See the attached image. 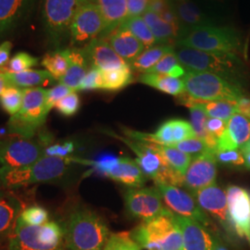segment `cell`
Here are the masks:
<instances>
[{"label": "cell", "mask_w": 250, "mask_h": 250, "mask_svg": "<svg viewBox=\"0 0 250 250\" xmlns=\"http://www.w3.org/2000/svg\"><path fill=\"white\" fill-rule=\"evenodd\" d=\"M182 80L185 92L194 99L235 103L246 96L240 84L209 72L187 70Z\"/></svg>", "instance_id": "cell-5"}, {"label": "cell", "mask_w": 250, "mask_h": 250, "mask_svg": "<svg viewBox=\"0 0 250 250\" xmlns=\"http://www.w3.org/2000/svg\"><path fill=\"white\" fill-rule=\"evenodd\" d=\"M236 113H239L243 116L250 119V99L247 96L243 97L238 101L235 102Z\"/></svg>", "instance_id": "cell-53"}, {"label": "cell", "mask_w": 250, "mask_h": 250, "mask_svg": "<svg viewBox=\"0 0 250 250\" xmlns=\"http://www.w3.org/2000/svg\"><path fill=\"white\" fill-rule=\"evenodd\" d=\"M90 0H42L41 15L45 34L54 48L62 45L70 34L72 21Z\"/></svg>", "instance_id": "cell-9"}, {"label": "cell", "mask_w": 250, "mask_h": 250, "mask_svg": "<svg viewBox=\"0 0 250 250\" xmlns=\"http://www.w3.org/2000/svg\"><path fill=\"white\" fill-rule=\"evenodd\" d=\"M95 3L104 21V31L100 37H106L129 18L127 0H90Z\"/></svg>", "instance_id": "cell-25"}, {"label": "cell", "mask_w": 250, "mask_h": 250, "mask_svg": "<svg viewBox=\"0 0 250 250\" xmlns=\"http://www.w3.org/2000/svg\"><path fill=\"white\" fill-rule=\"evenodd\" d=\"M50 144L45 138L13 134L0 138V169H17L35 163L44 157L45 148Z\"/></svg>", "instance_id": "cell-11"}, {"label": "cell", "mask_w": 250, "mask_h": 250, "mask_svg": "<svg viewBox=\"0 0 250 250\" xmlns=\"http://www.w3.org/2000/svg\"><path fill=\"white\" fill-rule=\"evenodd\" d=\"M66 49L69 60V68L59 82L73 91H77L82 81L89 71V62L83 48L71 46Z\"/></svg>", "instance_id": "cell-27"}, {"label": "cell", "mask_w": 250, "mask_h": 250, "mask_svg": "<svg viewBox=\"0 0 250 250\" xmlns=\"http://www.w3.org/2000/svg\"><path fill=\"white\" fill-rule=\"evenodd\" d=\"M130 234L144 250H185L183 233L174 213L142 222Z\"/></svg>", "instance_id": "cell-4"}, {"label": "cell", "mask_w": 250, "mask_h": 250, "mask_svg": "<svg viewBox=\"0 0 250 250\" xmlns=\"http://www.w3.org/2000/svg\"><path fill=\"white\" fill-rule=\"evenodd\" d=\"M173 6V0H150L147 10L161 15L164 11Z\"/></svg>", "instance_id": "cell-51"}, {"label": "cell", "mask_w": 250, "mask_h": 250, "mask_svg": "<svg viewBox=\"0 0 250 250\" xmlns=\"http://www.w3.org/2000/svg\"><path fill=\"white\" fill-rule=\"evenodd\" d=\"M174 9L176 10L182 28L181 36H184L189 31L199 27L219 25L217 20L210 16L208 12H207L205 9L200 7L196 1H174Z\"/></svg>", "instance_id": "cell-21"}, {"label": "cell", "mask_w": 250, "mask_h": 250, "mask_svg": "<svg viewBox=\"0 0 250 250\" xmlns=\"http://www.w3.org/2000/svg\"><path fill=\"white\" fill-rule=\"evenodd\" d=\"M102 175L131 188H143L146 183V177L137 163L127 157H116Z\"/></svg>", "instance_id": "cell-22"}, {"label": "cell", "mask_w": 250, "mask_h": 250, "mask_svg": "<svg viewBox=\"0 0 250 250\" xmlns=\"http://www.w3.org/2000/svg\"><path fill=\"white\" fill-rule=\"evenodd\" d=\"M19 220L23 224L32 226H40L46 224L48 221V212L41 206H29L21 209Z\"/></svg>", "instance_id": "cell-40"}, {"label": "cell", "mask_w": 250, "mask_h": 250, "mask_svg": "<svg viewBox=\"0 0 250 250\" xmlns=\"http://www.w3.org/2000/svg\"><path fill=\"white\" fill-rule=\"evenodd\" d=\"M174 50L175 47L171 44L155 45L150 48L145 49L129 66L135 72L140 73L146 72L159 62L166 54Z\"/></svg>", "instance_id": "cell-32"}, {"label": "cell", "mask_w": 250, "mask_h": 250, "mask_svg": "<svg viewBox=\"0 0 250 250\" xmlns=\"http://www.w3.org/2000/svg\"><path fill=\"white\" fill-rule=\"evenodd\" d=\"M192 195L206 213L211 219H214L227 234L232 235L234 230L230 220L227 196L224 189L214 184L196 191Z\"/></svg>", "instance_id": "cell-16"}, {"label": "cell", "mask_w": 250, "mask_h": 250, "mask_svg": "<svg viewBox=\"0 0 250 250\" xmlns=\"http://www.w3.org/2000/svg\"><path fill=\"white\" fill-rule=\"evenodd\" d=\"M175 44L205 52L236 55L242 45L240 37L233 29L219 25L193 29L181 36Z\"/></svg>", "instance_id": "cell-7"}, {"label": "cell", "mask_w": 250, "mask_h": 250, "mask_svg": "<svg viewBox=\"0 0 250 250\" xmlns=\"http://www.w3.org/2000/svg\"><path fill=\"white\" fill-rule=\"evenodd\" d=\"M187 70L179 62L177 55L174 51L166 54L159 62L146 72L164 74L175 78H180L185 75ZM145 73V72H144Z\"/></svg>", "instance_id": "cell-38"}, {"label": "cell", "mask_w": 250, "mask_h": 250, "mask_svg": "<svg viewBox=\"0 0 250 250\" xmlns=\"http://www.w3.org/2000/svg\"><path fill=\"white\" fill-rule=\"evenodd\" d=\"M1 71H4V70H0V72H1Z\"/></svg>", "instance_id": "cell-60"}, {"label": "cell", "mask_w": 250, "mask_h": 250, "mask_svg": "<svg viewBox=\"0 0 250 250\" xmlns=\"http://www.w3.org/2000/svg\"><path fill=\"white\" fill-rule=\"evenodd\" d=\"M226 196L233 230L250 246V194L244 188L230 186Z\"/></svg>", "instance_id": "cell-19"}, {"label": "cell", "mask_w": 250, "mask_h": 250, "mask_svg": "<svg viewBox=\"0 0 250 250\" xmlns=\"http://www.w3.org/2000/svg\"><path fill=\"white\" fill-rule=\"evenodd\" d=\"M3 186H2V183H1V180H0V192L3 191Z\"/></svg>", "instance_id": "cell-57"}, {"label": "cell", "mask_w": 250, "mask_h": 250, "mask_svg": "<svg viewBox=\"0 0 250 250\" xmlns=\"http://www.w3.org/2000/svg\"><path fill=\"white\" fill-rule=\"evenodd\" d=\"M123 132L127 138L145 143L159 144L168 146L182 142L184 140L197 137L190 123L184 120L173 119L167 121L154 134H146L123 128Z\"/></svg>", "instance_id": "cell-15"}, {"label": "cell", "mask_w": 250, "mask_h": 250, "mask_svg": "<svg viewBox=\"0 0 250 250\" xmlns=\"http://www.w3.org/2000/svg\"><path fill=\"white\" fill-rule=\"evenodd\" d=\"M34 0H0V36L13 30L25 19Z\"/></svg>", "instance_id": "cell-26"}, {"label": "cell", "mask_w": 250, "mask_h": 250, "mask_svg": "<svg viewBox=\"0 0 250 250\" xmlns=\"http://www.w3.org/2000/svg\"><path fill=\"white\" fill-rule=\"evenodd\" d=\"M145 46L146 49L160 45L142 16L129 17L123 23Z\"/></svg>", "instance_id": "cell-37"}, {"label": "cell", "mask_w": 250, "mask_h": 250, "mask_svg": "<svg viewBox=\"0 0 250 250\" xmlns=\"http://www.w3.org/2000/svg\"><path fill=\"white\" fill-rule=\"evenodd\" d=\"M63 228L56 222L32 226L17 220L9 236V250H64Z\"/></svg>", "instance_id": "cell-6"}, {"label": "cell", "mask_w": 250, "mask_h": 250, "mask_svg": "<svg viewBox=\"0 0 250 250\" xmlns=\"http://www.w3.org/2000/svg\"><path fill=\"white\" fill-rule=\"evenodd\" d=\"M75 150V145L72 141H65L62 143H51L45 148L44 157L57 158H70L71 154Z\"/></svg>", "instance_id": "cell-46"}, {"label": "cell", "mask_w": 250, "mask_h": 250, "mask_svg": "<svg viewBox=\"0 0 250 250\" xmlns=\"http://www.w3.org/2000/svg\"><path fill=\"white\" fill-rule=\"evenodd\" d=\"M138 81L144 84H146L155 89L174 97H178L185 93V84L183 80L180 78H175L164 74L145 72L141 73Z\"/></svg>", "instance_id": "cell-31"}, {"label": "cell", "mask_w": 250, "mask_h": 250, "mask_svg": "<svg viewBox=\"0 0 250 250\" xmlns=\"http://www.w3.org/2000/svg\"><path fill=\"white\" fill-rule=\"evenodd\" d=\"M21 204L12 196L0 192V242L9 238L13 231L20 213L21 211Z\"/></svg>", "instance_id": "cell-28"}, {"label": "cell", "mask_w": 250, "mask_h": 250, "mask_svg": "<svg viewBox=\"0 0 250 250\" xmlns=\"http://www.w3.org/2000/svg\"><path fill=\"white\" fill-rule=\"evenodd\" d=\"M190 117H191V125L196 134L197 138L201 139L206 144L208 150L216 151L218 146V138L212 134H209L206 128V122L208 116L206 115L203 109L200 107H189Z\"/></svg>", "instance_id": "cell-35"}, {"label": "cell", "mask_w": 250, "mask_h": 250, "mask_svg": "<svg viewBox=\"0 0 250 250\" xmlns=\"http://www.w3.org/2000/svg\"><path fill=\"white\" fill-rule=\"evenodd\" d=\"M240 150L244 156L245 166L250 170V146H249L247 144H245L242 147H240Z\"/></svg>", "instance_id": "cell-54"}, {"label": "cell", "mask_w": 250, "mask_h": 250, "mask_svg": "<svg viewBox=\"0 0 250 250\" xmlns=\"http://www.w3.org/2000/svg\"><path fill=\"white\" fill-rule=\"evenodd\" d=\"M183 233L185 250H229L218 234L208 230L196 221L174 214Z\"/></svg>", "instance_id": "cell-17"}, {"label": "cell", "mask_w": 250, "mask_h": 250, "mask_svg": "<svg viewBox=\"0 0 250 250\" xmlns=\"http://www.w3.org/2000/svg\"><path fill=\"white\" fill-rule=\"evenodd\" d=\"M148 144L154 150L158 152L162 157V159L166 161L173 170L185 177V174L192 161V156L168 146H162L159 144Z\"/></svg>", "instance_id": "cell-34"}, {"label": "cell", "mask_w": 250, "mask_h": 250, "mask_svg": "<svg viewBox=\"0 0 250 250\" xmlns=\"http://www.w3.org/2000/svg\"><path fill=\"white\" fill-rule=\"evenodd\" d=\"M80 106V98L78 94L72 92L62 100H60L55 107L63 116L71 117L78 112Z\"/></svg>", "instance_id": "cell-44"}, {"label": "cell", "mask_w": 250, "mask_h": 250, "mask_svg": "<svg viewBox=\"0 0 250 250\" xmlns=\"http://www.w3.org/2000/svg\"><path fill=\"white\" fill-rule=\"evenodd\" d=\"M250 139V119L234 113L227 122L226 130L218 139L217 150L240 148Z\"/></svg>", "instance_id": "cell-23"}, {"label": "cell", "mask_w": 250, "mask_h": 250, "mask_svg": "<svg viewBox=\"0 0 250 250\" xmlns=\"http://www.w3.org/2000/svg\"><path fill=\"white\" fill-rule=\"evenodd\" d=\"M104 21L98 6L89 1L81 8L70 27V43L72 47L83 48L101 36Z\"/></svg>", "instance_id": "cell-14"}, {"label": "cell", "mask_w": 250, "mask_h": 250, "mask_svg": "<svg viewBox=\"0 0 250 250\" xmlns=\"http://www.w3.org/2000/svg\"><path fill=\"white\" fill-rule=\"evenodd\" d=\"M108 134L123 141L135 153V162L146 178L152 179L155 183L168 184L179 188L184 187V176L173 170L148 144L130 138L126 139L113 133Z\"/></svg>", "instance_id": "cell-10"}, {"label": "cell", "mask_w": 250, "mask_h": 250, "mask_svg": "<svg viewBox=\"0 0 250 250\" xmlns=\"http://www.w3.org/2000/svg\"><path fill=\"white\" fill-rule=\"evenodd\" d=\"M42 66L45 71L49 72L57 81H60L69 68V60L67 49H57L45 54L42 59Z\"/></svg>", "instance_id": "cell-36"}, {"label": "cell", "mask_w": 250, "mask_h": 250, "mask_svg": "<svg viewBox=\"0 0 250 250\" xmlns=\"http://www.w3.org/2000/svg\"><path fill=\"white\" fill-rule=\"evenodd\" d=\"M175 53L186 70L213 73L242 85L244 67L236 54L205 52L183 46L175 49Z\"/></svg>", "instance_id": "cell-2"}, {"label": "cell", "mask_w": 250, "mask_h": 250, "mask_svg": "<svg viewBox=\"0 0 250 250\" xmlns=\"http://www.w3.org/2000/svg\"><path fill=\"white\" fill-rule=\"evenodd\" d=\"M215 157L217 162L224 166L239 168L245 166V160L240 148L230 149V150H216Z\"/></svg>", "instance_id": "cell-43"}, {"label": "cell", "mask_w": 250, "mask_h": 250, "mask_svg": "<svg viewBox=\"0 0 250 250\" xmlns=\"http://www.w3.org/2000/svg\"><path fill=\"white\" fill-rule=\"evenodd\" d=\"M226 126H227V122L223 121L221 119L208 117L206 122L207 131L218 139L224 134L226 130Z\"/></svg>", "instance_id": "cell-49"}, {"label": "cell", "mask_w": 250, "mask_h": 250, "mask_svg": "<svg viewBox=\"0 0 250 250\" xmlns=\"http://www.w3.org/2000/svg\"><path fill=\"white\" fill-rule=\"evenodd\" d=\"M12 44L9 41H5L0 45V70L5 69V65L9 63Z\"/></svg>", "instance_id": "cell-52"}, {"label": "cell", "mask_w": 250, "mask_h": 250, "mask_svg": "<svg viewBox=\"0 0 250 250\" xmlns=\"http://www.w3.org/2000/svg\"><path fill=\"white\" fill-rule=\"evenodd\" d=\"M9 86L10 84L5 75V71H1L0 72V95L3 93L4 90L7 89Z\"/></svg>", "instance_id": "cell-55"}, {"label": "cell", "mask_w": 250, "mask_h": 250, "mask_svg": "<svg viewBox=\"0 0 250 250\" xmlns=\"http://www.w3.org/2000/svg\"><path fill=\"white\" fill-rule=\"evenodd\" d=\"M23 99V89L9 86L0 95V105L10 116L15 115L21 109Z\"/></svg>", "instance_id": "cell-39"}, {"label": "cell", "mask_w": 250, "mask_h": 250, "mask_svg": "<svg viewBox=\"0 0 250 250\" xmlns=\"http://www.w3.org/2000/svg\"><path fill=\"white\" fill-rule=\"evenodd\" d=\"M141 247L132 238L130 232L111 233L103 250H141Z\"/></svg>", "instance_id": "cell-41"}, {"label": "cell", "mask_w": 250, "mask_h": 250, "mask_svg": "<svg viewBox=\"0 0 250 250\" xmlns=\"http://www.w3.org/2000/svg\"><path fill=\"white\" fill-rule=\"evenodd\" d=\"M217 160L215 151L207 150L191 161L184 177V187L191 193L215 184L217 176Z\"/></svg>", "instance_id": "cell-18"}, {"label": "cell", "mask_w": 250, "mask_h": 250, "mask_svg": "<svg viewBox=\"0 0 250 250\" xmlns=\"http://www.w3.org/2000/svg\"><path fill=\"white\" fill-rule=\"evenodd\" d=\"M165 204L174 214L188 217L202 224L208 230L221 236L213 220L197 204L193 195L179 187L163 183H155Z\"/></svg>", "instance_id": "cell-12"}, {"label": "cell", "mask_w": 250, "mask_h": 250, "mask_svg": "<svg viewBox=\"0 0 250 250\" xmlns=\"http://www.w3.org/2000/svg\"><path fill=\"white\" fill-rule=\"evenodd\" d=\"M150 0H127L129 17L142 16L147 10Z\"/></svg>", "instance_id": "cell-50"}, {"label": "cell", "mask_w": 250, "mask_h": 250, "mask_svg": "<svg viewBox=\"0 0 250 250\" xmlns=\"http://www.w3.org/2000/svg\"><path fill=\"white\" fill-rule=\"evenodd\" d=\"M99 71L101 90L118 91L125 88L133 82L132 69L129 65L118 69Z\"/></svg>", "instance_id": "cell-33"}, {"label": "cell", "mask_w": 250, "mask_h": 250, "mask_svg": "<svg viewBox=\"0 0 250 250\" xmlns=\"http://www.w3.org/2000/svg\"><path fill=\"white\" fill-rule=\"evenodd\" d=\"M46 89L31 87L23 89V99L21 109L10 116L8 127L13 135L25 138L35 137L37 131L45 125L49 110L45 106Z\"/></svg>", "instance_id": "cell-8"}, {"label": "cell", "mask_w": 250, "mask_h": 250, "mask_svg": "<svg viewBox=\"0 0 250 250\" xmlns=\"http://www.w3.org/2000/svg\"><path fill=\"white\" fill-rule=\"evenodd\" d=\"M125 203L127 212L142 222L162 215L173 214L163 204V198L156 187L128 189L125 193Z\"/></svg>", "instance_id": "cell-13"}, {"label": "cell", "mask_w": 250, "mask_h": 250, "mask_svg": "<svg viewBox=\"0 0 250 250\" xmlns=\"http://www.w3.org/2000/svg\"><path fill=\"white\" fill-rule=\"evenodd\" d=\"M39 62V59L36 58L26 52H20L13 56L9 63L8 67L4 69V71L11 73L23 72L30 70L35 67Z\"/></svg>", "instance_id": "cell-42"}, {"label": "cell", "mask_w": 250, "mask_h": 250, "mask_svg": "<svg viewBox=\"0 0 250 250\" xmlns=\"http://www.w3.org/2000/svg\"><path fill=\"white\" fill-rule=\"evenodd\" d=\"M173 1H175V2H179V1H183V0H173Z\"/></svg>", "instance_id": "cell-59"}, {"label": "cell", "mask_w": 250, "mask_h": 250, "mask_svg": "<svg viewBox=\"0 0 250 250\" xmlns=\"http://www.w3.org/2000/svg\"><path fill=\"white\" fill-rule=\"evenodd\" d=\"M142 18L150 28L153 36L160 45L171 44V42H176L180 38L181 33L178 29L166 22L160 15L146 10Z\"/></svg>", "instance_id": "cell-30"}, {"label": "cell", "mask_w": 250, "mask_h": 250, "mask_svg": "<svg viewBox=\"0 0 250 250\" xmlns=\"http://www.w3.org/2000/svg\"><path fill=\"white\" fill-rule=\"evenodd\" d=\"M67 250H103L110 236L106 222L89 208H76L63 228Z\"/></svg>", "instance_id": "cell-1"}, {"label": "cell", "mask_w": 250, "mask_h": 250, "mask_svg": "<svg viewBox=\"0 0 250 250\" xmlns=\"http://www.w3.org/2000/svg\"><path fill=\"white\" fill-rule=\"evenodd\" d=\"M100 71L97 68H91L82 81L77 91H89L100 89Z\"/></svg>", "instance_id": "cell-48"}, {"label": "cell", "mask_w": 250, "mask_h": 250, "mask_svg": "<svg viewBox=\"0 0 250 250\" xmlns=\"http://www.w3.org/2000/svg\"><path fill=\"white\" fill-rule=\"evenodd\" d=\"M5 75L9 81L10 86H15L21 89L40 87V85H47L57 81L45 70L30 69L17 73L5 72Z\"/></svg>", "instance_id": "cell-29"}, {"label": "cell", "mask_w": 250, "mask_h": 250, "mask_svg": "<svg viewBox=\"0 0 250 250\" xmlns=\"http://www.w3.org/2000/svg\"><path fill=\"white\" fill-rule=\"evenodd\" d=\"M106 38L114 51L128 65L146 49L141 42L124 24L111 32Z\"/></svg>", "instance_id": "cell-24"}, {"label": "cell", "mask_w": 250, "mask_h": 250, "mask_svg": "<svg viewBox=\"0 0 250 250\" xmlns=\"http://www.w3.org/2000/svg\"><path fill=\"white\" fill-rule=\"evenodd\" d=\"M72 92H75V91H73L70 87L64 85L61 83L56 86H54L53 88L46 90L45 106L47 107V109L50 111L51 108L56 107V105L60 100H62L63 98H65Z\"/></svg>", "instance_id": "cell-47"}, {"label": "cell", "mask_w": 250, "mask_h": 250, "mask_svg": "<svg viewBox=\"0 0 250 250\" xmlns=\"http://www.w3.org/2000/svg\"><path fill=\"white\" fill-rule=\"evenodd\" d=\"M84 53L91 65V68H97L101 71L112 70L128 65L114 51L106 37H98L89 45L83 47Z\"/></svg>", "instance_id": "cell-20"}, {"label": "cell", "mask_w": 250, "mask_h": 250, "mask_svg": "<svg viewBox=\"0 0 250 250\" xmlns=\"http://www.w3.org/2000/svg\"><path fill=\"white\" fill-rule=\"evenodd\" d=\"M170 147L176 148L180 151L187 153L190 156H197L203 152L208 150L206 144L199 138L195 137V138H190V139H187L184 140L182 142L174 144L170 146Z\"/></svg>", "instance_id": "cell-45"}, {"label": "cell", "mask_w": 250, "mask_h": 250, "mask_svg": "<svg viewBox=\"0 0 250 250\" xmlns=\"http://www.w3.org/2000/svg\"><path fill=\"white\" fill-rule=\"evenodd\" d=\"M223 0H198V2L202 5L206 6L205 9H208L211 6H215L216 4H219Z\"/></svg>", "instance_id": "cell-56"}, {"label": "cell", "mask_w": 250, "mask_h": 250, "mask_svg": "<svg viewBox=\"0 0 250 250\" xmlns=\"http://www.w3.org/2000/svg\"><path fill=\"white\" fill-rule=\"evenodd\" d=\"M247 144V145H248V146H250V140H249V142H248V143H246Z\"/></svg>", "instance_id": "cell-58"}, {"label": "cell", "mask_w": 250, "mask_h": 250, "mask_svg": "<svg viewBox=\"0 0 250 250\" xmlns=\"http://www.w3.org/2000/svg\"><path fill=\"white\" fill-rule=\"evenodd\" d=\"M72 162V157H43L26 167L0 169V180L3 188L6 189H17L40 183H51L62 178Z\"/></svg>", "instance_id": "cell-3"}]
</instances>
